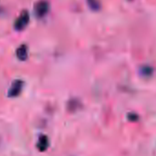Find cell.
<instances>
[{
    "mask_svg": "<svg viewBox=\"0 0 156 156\" xmlns=\"http://www.w3.org/2000/svg\"><path fill=\"white\" fill-rule=\"evenodd\" d=\"M88 4L93 10H98L100 8V2L99 0H88Z\"/></svg>",
    "mask_w": 156,
    "mask_h": 156,
    "instance_id": "8992f818",
    "label": "cell"
},
{
    "mask_svg": "<svg viewBox=\"0 0 156 156\" xmlns=\"http://www.w3.org/2000/svg\"><path fill=\"white\" fill-rule=\"evenodd\" d=\"M48 146V139L47 136L45 135H42L40 136L39 140H38V143H37V148L39 149V151L43 152L45 151Z\"/></svg>",
    "mask_w": 156,
    "mask_h": 156,
    "instance_id": "5b68a950",
    "label": "cell"
},
{
    "mask_svg": "<svg viewBox=\"0 0 156 156\" xmlns=\"http://www.w3.org/2000/svg\"><path fill=\"white\" fill-rule=\"evenodd\" d=\"M28 20H29L28 13L26 10L22 11L20 16H18V18L15 22V26H14L16 30H23L27 27V25L28 23Z\"/></svg>",
    "mask_w": 156,
    "mask_h": 156,
    "instance_id": "6da1fadb",
    "label": "cell"
},
{
    "mask_svg": "<svg viewBox=\"0 0 156 156\" xmlns=\"http://www.w3.org/2000/svg\"><path fill=\"white\" fill-rule=\"evenodd\" d=\"M22 87H23V82L21 80H15L12 83V85L8 90V96L9 97L18 96L22 90Z\"/></svg>",
    "mask_w": 156,
    "mask_h": 156,
    "instance_id": "3957f363",
    "label": "cell"
},
{
    "mask_svg": "<svg viewBox=\"0 0 156 156\" xmlns=\"http://www.w3.org/2000/svg\"><path fill=\"white\" fill-rule=\"evenodd\" d=\"M49 9V5L46 0H40L35 5V13L37 17H43Z\"/></svg>",
    "mask_w": 156,
    "mask_h": 156,
    "instance_id": "7a4b0ae2",
    "label": "cell"
},
{
    "mask_svg": "<svg viewBox=\"0 0 156 156\" xmlns=\"http://www.w3.org/2000/svg\"><path fill=\"white\" fill-rule=\"evenodd\" d=\"M16 57L20 60H26L27 58V49L26 45H21L16 49Z\"/></svg>",
    "mask_w": 156,
    "mask_h": 156,
    "instance_id": "277c9868",
    "label": "cell"
}]
</instances>
